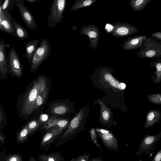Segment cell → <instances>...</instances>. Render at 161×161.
<instances>
[{
  "instance_id": "cell-1",
  "label": "cell",
  "mask_w": 161,
  "mask_h": 161,
  "mask_svg": "<svg viewBox=\"0 0 161 161\" xmlns=\"http://www.w3.org/2000/svg\"><path fill=\"white\" fill-rule=\"evenodd\" d=\"M49 81L47 77L39 75L34 79L19 95L17 104L18 116L23 120H28L33 117V110L36 99L40 93L47 86Z\"/></svg>"
},
{
  "instance_id": "cell-2",
  "label": "cell",
  "mask_w": 161,
  "mask_h": 161,
  "mask_svg": "<svg viewBox=\"0 0 161 161\" xmlns=\"http://www.w3.org/2000/svg\"><path fill=\"white\" fill-rule=\"evenodd\" d=\"M90 78L93 86L103 91L109 98L117 100L124 97L126 85L113 75L110 68L101 67L96 69Z\"/></svg>"
},
{
  "instance_id": "cell-3",
  "label": "cell",
  "mask_w": 161,
  "mask_h": 161,
  "mask_svg": "<svg viewBox=\"0 0 161 161\" xmlns=\"http://www.w3.org/2000/svg\"><path fill=\"white\" fill-rule=\"evenodd\" d=\"M89 105L82 107L76 112L67 128L59 137L56 145L58 146L71 139L85 129L87 118L89 114Z\"/></svg>"
},
{
  "instance_id": "cell-4",
  "label": "cell",
  "mask_w": 161,
  "mask_h": 161,
  "mask_svg": "<svg viewBox=\"0 0 161 161\" xmlns=\"http://www.w3.org/2000/svg\"><path fill=\"white\" fill-rule=\"evenodd\" d=\"M75 104L69 98L56 100L49 103L46 112L50 116L57 117L69 115L75 112Z\"/></svg>"
},
{
  "instance_id": "cell-5",
  "label": "cell",
  "mask_w": 161,
  "mask_h": 161,
  "mask_svg": "<svg viewBox=\"0 0 161 161\" xmlns=\"http://www.w3.org/2000/svg\"><path fill=\"white\" fill-rule=\"evenodd\" d=\"M51 51L50 42L48 39L43 38L33 55L28 73L30 74L38 70L43 62L48 58Z\"/></svg>"
},
{
  "instance_id": "cell-6",
  "label": "cell",
  "mask_w": 161,
  "mask_h": 161,
  "mask_svg": "<svg viewBox=\"0 0 161 161\" xmlns=\"http://www.w3.org/2000/svg\"><path fill=\"white\" fill-rule=\"evenodd\" d=\"M136 53L140 58L161 57V40L155 37L147 38Z\"/></svg>"
},
{
  "instance_id": "cell-7",
  "label": "cell",
  "mask_w": 161,
  "mask_h": 161,
  "mask_svg": "<svg viewBox=\"0 0 161 161\" xmlns=\"http://www.w3.org/2000/svg\"><path fill=\"white\" fill-rule=\"evenodd\" d=\"M66 4L65 0H54L49 11L50 14L47 17V26L53 28L64 19L63 14Z\"/></svg>"
},
{
  "instance_id": "cell-8",
  "label": "cell",
  "mask_w": 161,
  "mask_h": 161,
  "mask_svg": "<svg viewBox=\"0 0 161 161\" xmlns=\"http://www.w3.org/2000/svg\"><path fill=\"white\" fill-rule=\"evenodd\" d=\"M42 132L40 142V148L45 151L48 150L65 130L58 127H54Z\"/></svg>"
},
{
  "instance_id": "cell-9",
  "label": "cell",
  "mask_w": 161,
  "mask_h": 161,
  "mask_svg": "<svg viewBox=\"0 0 161 161\" xmlns=\"http://www.w3.org/2000/svg\"><path fill=\"white\" fill-rule=\"evenodd\" d=\"M161 138V131L155 135H146L139 144L135 155H140L143 153L152 155L155 147V144Z\"/></svg>"
},
{
  "instance_id": "cell-10",
  "label": "cell",
  "mask_w": 161,
  "mask_h": 161,
  "mask_svg": "<svg viewBox=\"0 0 161 161\" xmlns=\"http://www.w3.org/2000/svg\"><path fill=\"white\" fill-rule=\"evenodd\" d=\"M95 129L97 136L101 140L106 148L114 151H119L118 141L111 131L105 128Z\"/></svg>"
},
{
  "instance_id": "cell-11",
  "label": "cell",
  "mask_w": 161,
  "mask_h": 161,
  "mask_svg": "<svg viewBox=\"0 0 161 161\" xmlns=\"http://www.w3.org/2000/svg\"><path fill=\"white\" fill-rule=\"evenodd\" d=\"M14 3L26 27L30 30L36 31L37 24L36 20L31 12L25 5L24 1L14 0Z\"/></svg>"
},
{
  "instance_id": "cell-12",
  "label": "cell",
  "mask_w": 161,
  "mask_h": 161,
  "mask_svg": "<svg viewBox=\"0 0 161 161\" xmlns=\"http://www.w3.org/2000/svg\"><path fill=\"white\" fill-rule=\"evenodd\" d=\"M9 73L13 76L20 78L23 75V70L19 57L16 50L11 48L7 56Z\"/></svg>"
},
{
  "instance_id": "cell-13",
  "label": "cell",
  "mask_w": 161,
  "mask_h": 161,
  "mask_svg": "<svg viewBox=\"0 0 161 161\" xmlns=\"http://www.w3.org/2000/svg\"><path fill=\"white\" fill-rule=\"evenodd\" d=\"M94 103L100 106L99 123L108 128L116 125L117 122L113 119V114L111 109L102 100H95Z\"/></svg>"
},
{
  "instance_id": "cell-14",
  "label": "cell",
  "mask_w": 161,
  "mask_h": 161,
  "mask_svg": "<svg viewBox=\"0 0 161 161\" xmlns=\"http://www.w3.org/2000/svg\"><path fill=\"white\" fill-rule=\"evenodd\" d=\"M72 118L69 115L60 117L50 116L47 121L41 126L39 131L40 132L44 130H47L54 127H58L64 130L68 127Z\"/></svg>"
},
{
  "instance_id": "cell-15",
  "label": "cell",
  "mask_w": 161,
  "mask_h": 161,
  "mask_svg": "<svg viewBox=\"0 0 161 161\" xmlns=\"http://www.w3.org/2000/svg\"><path fill=\"white\" fill-rule=\"evenodd\" d=\"M11 15L8 11H3L0 10V31L16 37L11 20Z\"/></svg>"
},
{
  "instance_id": "cell-16",
  "label": "cell",
  "mask_w": 161,
  "mask_h": 161,
  "mask_svg": "<svg viewBox=\"0 0 161 161\" xmlns=\"http://www.w3.org/2000/svg\"><path fill=\"white\" fill-rule=\"evenodd\" d=\"M114 26L112 33L114 36H127L137 33L139 31L136 27L127 22L118 23Z\"/></svg>"
},
{
  "instance_id": "cell-17",
  "label": "cell",
  "mask_w": 161,
  "mask_h": 161,
  "mask_svg": "<svg viewBox=\"0 0 161 161\" xmlns=\"http://www.w3.org/2000/svg\"><path fill=\"white\" fill-rule=\"evenodd\" d=\"M6 43L3 39L0 41V78L5 80L9 73L6 53Z\"/></svg>"
},
{
  "instance_id": "cell-18",
  "label": "cell",
  "mask_w": 161,
  "mask_h": 161,
  "mask_svg": "<svg viewBox=\"0 0 161 161\" xmlns=\"http://www.w3.org/2000/svg\"><path fill=\"white\" fill-rule=\"evenodd\" d=\"M51 88L49 82L44 91L38 96L33 110V117L42 113L46 104Z\"/></svg>"
},
{
  "instance_id": "cell-19",
  "label": "cell",
  "mask_w": 161,
  "mask_h": 161,
  "mask_svg": "<svg viewBox=\"0 0 161 161\" xmlns=\"http://www.w3.org/2000/svg\"><path fill=\"white\" fill-rule=\"evenodd\" d=\"M147 38L146 35H139L129 37L125 41L122 48L125 50H132L140 48Z\"/></svg>"
},
{
  "instance_id": "cell-20",
  "label": "cell",
  "mask_w": 161,
  "mask_h": 161,
  "mask_svg": "<svg viewBox=\"0 0 161 161\" xmlns=\"http://www.w3.org/2000/svg\"><path fill=\"white\" fill-rule=\"evenodd\" d=\"M161 119V112L159 110H150L147 114L144 127L145 128L151 127Z\"/></svg>"
},
{
  "instance_id": "cell-21",
  "label": "cell",
  "mask_w": 161,
  "mask_h": 161,
  "mask_svg": "<svg viewBox=\"0 0 161 161\" xmlns=\"http://www.w3.org/2000/svg\"><path fill=\"white\" fill-rule=\"evenodd\" d=\"M39 42V40L34 39L28 42L25 45V52L22 56L23 57H26L30 64L31 62Z\"/></svg>"
},
{
  "instance_id": "cell-22",
  "label": "cell",
  "mask_w": 161,
  "mask_h": 161,
  "mask_svg": "<svg viewBox=\"0 0 161 161\" xmlns=\"http://www.w3.org/2000/svg\"><path fill=\"white\" fill-rule=\"evenodd\" d=\"M11 19L14 27L16 37L22 40H26L29 37V35L26 29L17 22L11 15Z\"/></svg>"
},
{
  "instance_id": "cell-23",
  "label": "cell",
  "mask_w": 161,
  "mask_h": 161,
  "mask_svg": "<svg viewBox=\"0 0 161 161\" xmlns=\"http://www.w3.org/2000/svg\"><path fill=\"white\" fill-rule=\"evenodd\" d=\"M151 67H154L155 71L151 76L152 83L158 84L161 82V59L158 58L150 63Z\"/></svg>"
},
{
  "instance_id": "cell-24",
  "label": "cell",
  "mask_w": 161,
  "mask_h": 161,
  "mask_svg": "<svg viewBox=\"0 0 161 161\" xmlns=\"http://www.w3.org/2000/svg\"><path fill=\"white\" fill-rule=\"evenodd\" d=\"M37 158L38 161H64L65 160L61 153L54 151L48 154L42 153L37 157Z\"/></svg>"
},
{
  "instance_id": "cell-25",
  "label": "cell",
  "mask_w": 161,
  "mask_h": 161,
  "mask_svg": "<svg viewBox=\"0 0 161 161\" xmlns=\"http://www.w3.org/2000/svg\"><path fill=\"white\" fill-rule=\"evenodd\" d=\"M84 27L81 28L82 30V32L86 34L89 36L92 44L93 43V40H94L96 46L97 41H99L98 39L99 38V32L97 29V28L93 25Z\"/></svg>"
},
{
  "instance_id": "cell-26",
  "label": "cell",
  "mask_w": 161,
  "mask_h": 161,
  "mask_svg": "<svg viewBox=\"0 0 161 161\" xmlns=\"http://www.w3.org/2000/svg\"><path fill=\"white\" fill-rule=\"evenodd\" d=\"M29 136L33 135L39 129L42 124L39 118V114L36 115L30 119L28 123Z\"/></svg>"
},
{
  "instance_id": "cell-27",
  "label": "cell",
  "mask_w": 161,
  "mask_h": 161,
  "mask_svg": "<svg viewBox=\"0 0 161 161\" xmlns=\"http://www.w3.org/2000/svg\"><path fill=\"white\" fill-rule=\"evenodd\" d=\"M29 129L28 123L25 124L17 131L16 133V140L18 143L26 141L29 137Z\"/></svg>"
},
{
  "instance_id": "cell-28",
  "label": "cell",
  "mask_w": 161,
  "mask_h": 161,
  "mask_svg": "<svg viewBox=\"0 0 161 161\" xmlns=\"http://www.w3.org/2000/svg\"><path fill=\"white\" fill-rule=\"evenodd\" d=\"M151 0H131L129 5L136 11H142L145 8Z\"/></svg>"
},
{
  "instance_id": "cell-29",
  "label": "cell",
  "mask_w": 161,
  "mask_h": 161,
  "mask_svg": "<svg viewBox=\"0 0 161 161\" xmlns=\"http://www.w3.org/2000/svg\"><path fill=\"white\" fill-rule=\"evenodd\" d=\"M96 0H86L76 1L72 5L70 10H75L78 9L89 6Z\"/></svg>"
},
{
  "instance_id": "cell-30",
  "label": "cell",
  "mask_w": 161,
  "mask_h": 161,
  "mask_svg": "<svg viewBox=\"0 0 161 161\" xmlns=\"http://www.w3.org/2000/svg\"><path fill=\"white\" fill-rule=\"evenodd\" d=\"M15 5L14 0H5L0 2V10L3 11L12 10Z\"/></svg>"
},
{
  "instance_id": "cell-31",
  "label": "cell",
  "mask_w": 161,
  "mask_h": 161,
  "mask_svg": "<svg viewBox=\"0 0 161 161\" xmlns=\"http://www.w3.org/2000/svg\"><path fill=\"white\" fill-rule=\"evenodd\" d=\"M147 98L149 102L152 103L161 105V93H155L149 94Z\"/></svg>"
},
{
  "instance_id": "cell-32",
  "label": "cell",
  "mask_w": 161,
  "mask_h": 161,
  "mask_svg": "<svg viewBox=\"0 0 161 161\" xmlns=\"http://www.w3.org/2000/svg\"><path fill=\"white\" fill-rule=\"evenodd\" d=\"M91 141L95 145L96 147L101 151L102 148L100 143L98 142L97 140V135L96 131L94 127L91 128L89 130Z\"/></svg>"
},
{
  "instance_id": "cell-33",
  "label": "cell",
  "mask_w": 161,
  "mask_h": 161,
  "mask_svg": "<svg viewBox=\"0 0 161 161\" xmlns=\"http://www.w3.org/2000/svg\"><path fill=\"white\" fill-rule=\"evenodd\" d=\"M7 122L6 115L3 107L1 104H0V128L4 125Z\"/></svg>"
},
{
  "instance_id": "cell-34",
  "label": "cell",
  "mask_w": 161,
  "mask_h": 161,
  "mask_svg": "<svg viewBox=\"0 0 161 161\" xmlns=\"http://www.w3.org/2000/svg\"><path fill=\"white\" fill-rule=\"evenodd\" d=\"M6 161H23V160L21 154L19 153H18L8 156Z\"/></svg>"
},
{
  "instance_id": "cell-35",
  "label": "cell",
  "mask_w": 161,
  "mask_h": 161,
  "mask_svg": "<svg viewBox=\"0 0 161 161\" xmlns=\"http://www.w3.org/2000/svg\"><path fill=\"white\" fill-rule=\"evenodd\" d=\"M90 155L89 154H84L78 155L75 158H72L70 161H89Z\"/></svg>"
},
{
  "instance_id": "cell-36",
  "label": "cell",
  "mask_w": 161,
  "mask_h": 161,
  "mask_svg": "<svg viewBox=\"0 0 161 161\" xmlns=\"http://www.w3.org/2000/svg\"><path fill=\"white\" fill-rule=\"evenodd\" d=\"M152 161H161V149L156 153Z\"/></svg>"
},
{
  "instance_id": "cell-37",
  "label": "cell",
  "mask_w": 161,
  "mask_h": 161,
  "mask_svg": "<svg viewBox=\"0 0 161 161\" xmlns=\"http://www.w3.org/2000/svg\"><path fill=\"white\" fill-rule=\"evenodd\" d=\"M151 37L156 38L161 40V31H155L151 35Z\"/></svg>"
},
{
  "instance_id": "cell-38",
  "label": "cell",
  "mask_w": 161,
  "mask_h": 161,
  "mask_svg": "<svg viewBox=\"0 0 161 161\" xmlns=\"http://www.w3.org/2000/svg\"><path fill=\"white\" fill-rule=\"evenodd\" d=\"M89 161H103V158L101 157L93 158L90 159Z\"/></svg>"
},
{
  "instance_id": "cell-39",
  "label": "cell",
  "mask_w": 161,
  "mask_h": 161,
  "mask_svg": "<svg viewBox=\"0 0 161 161\" xmlns=\"http://www.w3.org/2000/svg\"><path fill=\"white\" fill-rule=\"evenodd\" d=\"M0 139L1 143L2 144H3L4 142L5 138L3 136V135H2L1 133L0 135Z\"/></svg>"
},
{
  "instance_id": "cell-40",
  "label": "cell",
  "mask_w": 161,
  "mask_h": 161,
  "mask_svg": "<svg viewBox=\"0 0 161 161\" xmlns=\"http://www.w3.org/2000/svg\"><path fill=\"white\" fill-rule=\"evenodd\" d=\"M28 161H37V160L34 157L31 156L29 157Z\"/></svg>"
},
{
  "instance_id": "cell-41",
  "label": "cell",
  "mask_w": 161,
  "mask_h": 161,
  "mask_svg": "<svg viewBox=\"0 0 161 161\" xmlns=\"http://www.w3.org/2000/svg\"><path fill=\"white\" fill-rule=\"evenodd\" d=\"M25 1L31 3H34L37 2L38 0H25Z\"/></svg>"
},
{
  "instance_id": "cell-42",
  "label": "cell",
  "mask_w": 161,
  "mask_h": 161,
  "mask_svg": "<svg viewBox=\"0 0 161 161\" xmlns=\"http://www.w3.org/2000/svg\"><path fill=\"white\" fill-rule=\"evenodd\" d=\"M138 161H142V159H140Z\"/></svg>"
}]
</instances>
